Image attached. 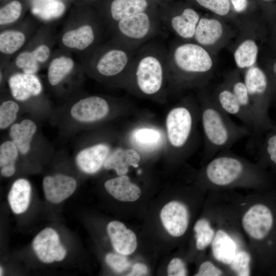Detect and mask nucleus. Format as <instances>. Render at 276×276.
Returning a JSON list of instances; mask_svg holds the SVG:
<instances>
[{"label":"nucleus","mask_w":276,"mask_h":276,"mask_svg":"<svg viewBox=\"0 0 276 276\" xmlns=\"http://www.w3.org/2000/svg\"><path fill=\"white\" fill-rule=\"evenodd\" d=\"M200 115L204 137V151L213 157L218 153L229 150L242 138L251 134L249 129L234 123L213 99L201 100Z\"/></svg>","instance_id":"obj_1"},{"label":"nucleus","mask_w":276,"mask_h":276,"mask_svg":"<svg viewBox=\"0 0 276 276\" xmlns=\"http://www.w3.org/2000/svg\"><path fill=\"white\" fill-rule=\"evenodd\" d=\"M80 56V64L84 72L105 80L121 75L131 61L129 51L114 41L108 44L100 43Z\"/></svg>","instance_id":"obj_2"},{"label":"nucleus","mask_w":276,"mask_h":276,"mask_svg":"<svg viewBox=\"0 0 276 276\" xmlns=\"http://www.w3.org/2000/svg\"><path fill=\"white\" fill-rule=\"evenodd\" d=\"M51 23L40 26L23 49L5 66L7 70H17L36 74L49 63L57 41Z\"/></svg>","instance_id":"obj_3"},{"label":"nucleus","mask_w":276,"mask_h":276,"mask_svg":"<svg viewBox=\"0 0 276 276\" xmlns=\"http://www.w3.org/2000/svg\"><path fill=\"white\" fill-rule=\"evenodd\" d=\"M105 29L103 21L79 16L71 17L57 35V43L60 49L80 56L100 44Z\"/></svg>","instance_id":"obj_4"},{"label":"nucleus","mask_w":276,"mask_h":276,"mask_svg":"<svg viewBox=\"0 0 276 276\" xmlns=\"http://www.w3.org/2000/svg\"><path fill=\"white\" fill-rule=\"evenodd\" d=\"M172 61L182 75L180 83H193L208 73L212 68L213 61L209 53L196 43H185L176 47L172 52Z\"/></svg>","instance_id":"obj_5"},{"label":"nucleus","mask_w":276,"mask_h":276,"mask_svg":"<svg viewBox=\"0 0 276 276\" xmlns=\"http://www.w3.org/2000/svg\"><path fill=\"white\" fill-rule=\"evenodd\" d=\"M197 112L191 105L182 104L167 114L166 127L168 142L177 151H185L195 131Z\"/></svg>","instance_id":"obj_6"},{"label":"nucleus","mask_w":276,"mask_h":276,"mask_svg":"<svg viewBox=\"0 0 276 276\" xmlns=\"http://www.w3.org/2000/svg\"><path fill=\"white\" fill-rule=\"evenodd\" d=\"M163 59L154 52L142 54L136 60L134 78L139 90L152 96L160 91L164 85L165 67Z\"/></svg>","instance_id":"obj_7"},{"label":"nucleus","mask_w":276,"mask_h":276,"mask_svg":"<svg viewBox=\"0 0 276 276\" xmlns=\"http://www.w3.org/2000/svg\"><path fill=\"white\" fill-rule=\"evenodd\" d=\"M227 151L221 152L212 158L205 169L207 180L217 186L234 184L241 180L247 172V164Z\"/></svg>","instance_id":"obj_8"},{"label":"nucleus","mask_w":276,"mask_h":276,"mask_svg":"<svg viewBox=\"0 0 276 276\" xmlns=\"http://www.w3.org/2000/svg\"><path fill=\"white\" fill-rule=\"evenodd\" d=\"M37 22L23 21L1 30V66L7 65L27 44L40 27Z\"/></svg>","instance_id":"obj_9"},{"label":"nucleus","mask_w":276,"mask_h":276,"mask_svg":"<svg viewBox=\"0 0 276 276\" xmlns=\"http://www.w3.org/2000/svg\"><path fill=\"white\" fill-rule=\"evenodd\" d=\"M108 101L104 97L93 95L83 97L75 102L70 109L72 119L83 124H90L104 119L110 111Z\"/></svg>","instance_id":"obj_10"},{"label":"nucleus","mask_w":276,"mask_h":276,"mask_svg":"<svg viewBox=\"0 0 276 276\" xmlns=\"http://www.w3.org/2000/svg\"><path fill=\"white\" fill-rule=\"evenodd\" d=\"M154 27L146 11L130 16L116 22L108 29L113 35L131 41H141L148 37Z\"/></svg>","instance_id":"obj_11"},{"label":"nucleus","mask_w":276,"mask_h":276,"mask_svg":"<svg viewBox=\"0 0 276 276\" xmlns=\"http://www.w3.org/2000/svg\"><path fill=\"white\" fill-rule=\"evenodd\" d=\"M7 71L9 74L7 79L8 88L11 96L16 101L26 102L42 94V84L36 74L17 70Z\"/></svg>","instance_id":"obj_12"},{"label":"nucleus","mask_w":276,"mask_h":276,"mask_svg":"<svg viewBox=\"0 0 276 276\" xmlns=\"http://www.w3.org/2000/svg\"><path fill=\"white\" fill-rule=\"evenodd\" d=\"M32 246L38 258L44 263L60 261L66 255V250L60 243L58 234L52 228H45L40 232L35 237Z\"/></svg>","instance_id":"obj_13"},{"label":"nucleus","mask_w":276,"mask_h":276,"mask_svg":"<svg viewBox=\"0 0 276 276\" xmlns=\"http://www.w3.org/2000/svg\"><path fill=\"white\" fill-rule=\"evenodd\" d=\"M47 77L50 86L56 87L82 67L72 57L71 53L59 48L54 52L47 65Z\"/></svg>","instance_id":"obj_14"},{"label":"nucleus","mask_w":276,"mask_h":276,"mask_svg":"<svg viewBox=\"0 0 276 276\" xmlns=\"http://www.w3.org/2000/svg\"><path fill=\"white\" fill-rule=\"evenodd\" d=\"M259 119L264 127L266 124L265 105L263 97L266 92L268 81L266 74L259 67L252 66L245 73L244 81Z\"/></svg>","instance_id":"obj_15"},{"label":"nucleus","mask_w":276,"mask_h":276,"mask_svg":"<svg viewBox=\"0 0 276 276\" xmlns=\"http://www.w3.org/2000/svg\"><path fill=\"white\" fill-rule=\"evenodd\" d=\"M273 216L270 210L263 204L251 206L244 215L242 225L246 233L256 240L264 238L273 224Z\"/></svg>","instance_id":"obj_16"},{"label":"nucleus","mask_w":276,"mask_h":276,"mask_svg":"<svg viewBox=\"0 0 276 276\" xmlns=\"http://www.w3.org/2000/svg\"><path fill=\"white\" fill-rule=\"evenodd\" d=\"M111 151L110 146L105 143H99L85 147L77 154L76 165L85 173H96L104 166Z\"/></svg>","instance_id":"obj_17"},{"label":"nucleus","mask_w":276,"mask_h":276,"mask_svg":"<svg viewBox=\"0 0 276 276\" xmlns=\"http://www.w3.org/2000/svg\"><path fill=\"white\" fill-rule=\"evenodd\" d=\"M160 216L163 225L172 236L179 237L186 232L189 215L183 204L176 201H171L163 208Z\"/></svg>","instance_id":"obj_18"},{"label":"nucleus","mask_w":276,"mask_h":276,"mask_svg":"<svg viewBox=\"0 0 276 276\" xmlns=\"http://www.w3.org/2000/svg\"><path fill=\"white\" fill-rule=\"evenodd\" d=\"M77 182L73 177L56 174L47 176L43 180V189L47 200L58 203L69 197L75 191Z\"/></svg>","instance_id":"obj_19"},{"label":"nucleus","mask_w":276,"mask_h":276,"mask_svg":"<svg viewBox=\"0 0 276 276\" xmlns=\"http://www.w3.org/2000/svg\"><path fill=\"white\" fill-rule=\"evenodd\" d=\"M212 98L224 112L240 120L252 134L256 133L253 122L243 110L228 85L220 87Z\"/></svg>","instance_id":"obj_20"},{"label":"nucleus","mask_w":276,"mask_h":276,"mask_svg":"<svg viewBox=\"0 0 276 276\" xmlns=\"http://www.w3.org/2000/svg\"><path fill=\"white\" fill-rule=\"evenodd\" d=\"M108 234L116 251L123 255L133 253L137 246L135 234L118 221L109 222L107 227Z\"/></svg>","instance_id":"obj_21"},{"label":"nucleus","mask_w":276,"mask_h":276,"mask_svg":"<svg viewBox=\"0 0 276 276\" xmlns=\"http://www.w3.org/2000/svg\"><path fill=\"white\" fill-rule=\"evenodd\" d=\"M141 156L132 149L118 148L111 151L106 158L103 167L107 170H114L118 175H125L129 166L138 167Z\"/></svg>","instance_id":"obj_22"},{"label":"nucleus","mask_w":276,"mask_h":276,"mask_svg":"<svg viewBox=\"0 0 276 276\" xmlns=\"http://www.w3.org/2000/svg\"><path fill=\"white\" fill-rule=\"evenodd\" d=\"M36 131V123L32 120L26 119L19 123L13 124L10 127L9 135L19 153L26 155L31 150V143Z\"/></svg>","instance_id":"obj_23"},{"label":"nucleus","mask_w":276,"mask_h":276,"mask_svg":"<svg viewBox=\"0 0 276 276\" xmlns=\"http://www.w3.org/2000/svg\"><path fill=\"white\" fill-rule=\"evenodd\" d=\"M104 187L111 196L122 201H135L141 195L139 187L131 182L129 177L125 175L107 180Z\"/></svg>","instance_id":"obj_24"},{"label":"nucleus","mask_w":276,"mask_h":276,"mask_svg":"<svg viewBox=\"0 0 276 276\" xmlns=\"http://www.w3.org/2000/svg\"><path fill=\"white\" fill-rule=\"evenodd\" d=\"M146 0H113L110 7V21L105 24L106 29L133 15L146 11Z\"/></svg>","instance_id":"obj_25"},{"label":"nucleus","mask_w":276,"mask_h":276,"mask_svg":"<svg viewBox=\"0 0 276 276\" xmlns=\"http://www.w3.org/2000/svg\"><path fill=\"white\" fill-rule=\"evenodd\" d=\"M223 28L221 22L214 18H200L197 25L194 38L201 46L215 43L222 36Z\"/></svg>","instance_id":"obj_26"},{"label":"nucleus","mask_w":276,"mask_h":276,"mask_svg":"<svg viewBox=\"0 0 276 276\" xmlns=\"http://www.w3.org/2000/svg\"><path fill=\"white\" fill-rule=\"evenodd\" d=\"M199 19V15L196 11L186 8L181 14L173 16L170 24L177 35L182 38L188 39L194 38Z\"/></svg>","instance_id":"obj_27"},{"label":"nucleus","mask_w":276,"mask_h":276,"mask_svg":"<svg viewBox=\"0 0 276 276\" xmlns=\"http://www.w3.org/2000/svg\"><path fill=\"white\" fill-rule=\"evenodd\" d=\"M31 194V187L28 180L19 178L14 182L9 193L8 201L15 214H21L27 210Z\"/></svg>","instance_id":"obj_28"},{"label":"nucleus","mask_w":276,"mask_h":276,"mask_svg":"<svg viewBox=\"0 0 276 276\" xmlns=\"http://www.w3.org/2000/svg\"><path fill=\"white\" fill-rule=\"evenodd\" d=\"M237 246L232 238L223 230H219L212 242L214 258L218 261L230 264L236 254Z\"/></svg>","instance_id":"obj_29"},{"label":"nucleus","mask_w":276,"mask_h":276,"mask_svg":"<svg viewBox=\"0 0 276 276\" xmlns=\"http://www.w3.org/2000/svg\"><path fill=\"white\" fill-rule=\"evenodd\" d=\"M228 85L237 98L241 107L253 122L256 133H258L263 127L251 102L249 93L244 82L234 78L231 79Z\"/></svg>","instance_id":"obj_30"},{"label":"nucleus","mask_w":276,"mask_h":276,"mask_svg":"<svg viewBox=\"0 0 276 276\" xmlns=\"http://www.w3.org/2000/svg\"><path fill=\"white\" fill-rule=\"evenodd\" d=\"M131 140L138 148L145 151L151 152L162 145L163 136L162 132L157 129L142 127L132 131Z\"/></svg>","instance_id":"obj_31"},{"label":"nucleus","mask_w":276,"mask_h":276,"mask_svg":"<svg viewBox=\"0 0 276 276\" xmlns=\"http://www.w3.org/2000/svg\"><path fill=\"white\" fill-rule=\"evenodd\" d=\"M258 54V48L256 42L251 39L242 41L236 49L234 58L235 63L239 68H249L254 65Z\"/></svg>","instance_id":"obj_32"},{"label":"nucleus","mask_w":276,"mask_h":276,"mask_svg":"<svg viewBox=\"0 0 276 276\" xmlns=\"http://www.w3.org/2000/svg\"><path fill=\"white\" fill-rule=\"evenodd\" d=\"M19 151L11 141H6L0 146V168L1 174L6 177L12 176L15 172V162Z\"/></svg>","instance_id":"obj_33"},{"label":"nucleus","mask_w":276,"mask_h":276,"mask_svg":"<svg viewBox=\"0 0 276 276\" xmlns=\"http://www.w3.org/2000/svg\"><path fill=\"white\" fill-rule=\"evenodd\" d=\"M65 10V6L63 2L58 0H49L39 5H34L31 11L35 17L45 21L44 24H49L59 18Z\"/></svg>","instance_id":"obj_34"},{"label":"nucleus","mask_w":276,"mask_h":276,"mask_svg":"<svg viewBox=\"0 0 276 276\" xmlns=\"http://www.w3.org/2000/svg\"><path fill=\"white\" fill-rule=\"evenodd\" d=\"M22 13V5L17 0H12L2 6L0 9L1 30L19 22Z\"/></svg>","instance_id":"obj_35"},{"label":"nucleus","mask_w":276,"mask_h":276,"mask_svg":"<svg viewBox=\"0 0 276 276\" xmlns=\"http://www.w3.org/2000/svg\"><path fill=\"white\" fill-rule=\"evenodd\" d=\"M196 247L199 250H202L213 241L215 233L210 222L205 219L198 220L194 226Z\"/></svg>","instance_id":"obj_36"},{"label":"nucleus","mask_w":276,"mask_h":276,"mask_svg":"<svg viewBox=\"0 0 276 276\" xmlns=\"http://www.w3.org/2000/svg\"><path fill=\"white\" fill-rule=\"evenodd\" d=\"M19 105L16 100H6L0 105V128L5 129L10 127L17 119Z\"/></svg>","instance_id":"obj_37"},{"label":"nucleus","mask_w":276,"mask_h":276,"mask_svg":"<svg viewBox=\"0 0 276 276\" xmlns=\"http://www.w3.org/2000/svg\"><path fill=\"white\" fill-rule=\"evenodd\" d=\"M250 261L249 254L246 251H241L236 253L230 264L231 267L237 275L248 276L250 275Z\"/></svg>","instance_id":"obj_38"},{"label":"nucleus","mask_w":276,"mask_h":276,"mask_svg":"<svg viewBox=\"0 0 276 276\" xmlns=\"http://www.w3.org/2000/svg\"><path fill=\"white\" fill-rule=\"evenodd\" d=\"M202 7L220 16L226 15L230 10L229 0H195Z\"/></svg>","instance_id":"obj_39"},{"label":"nucleus","mask_w":276,"mask_h":276,"mask_svg":"<svg viewBox=\"0 0 276 276\" xmlns=\"http://www.w3.org/2000/svg\"><path fill=\"white\" fill-rule=\"evenodd\" d=\"M124 256L109 253L106 256L105 261L113 270L117 272H122L130 266L128 259Z\"/></svg>","instance_id":"obj_40"},{"label":"nucleus","mask_w":276,"mask_h":276,"mask_svg":"<svg viewBox=\"0 0 276 276\" xmlns=\"http://www.w3.org/2000/svg\"><path fill=\"white\" fill-rule=\"evenodd\" d=\"M168 275L169 276H185L187 270L184 262L179 258L173 259L167 267Z\"/></svg>","instance_id":"obj_41"},{"label":"nucleus","mask_w":276,"mask_h":276,"mask_svg":"<svg viewBox=\"0 0 276 276\" xmlns=\"http://www.w3.org/2000/svg\"><path fill=\"white\" fill-rule=\"evenodd\" d=\"M263 151L269 160L276 165V132L272 133L267 138Z\"/></svg>","instance_id":"obj_42"},{"label":"nucleus","mask_w":276,"mask_h":276,"mask_svg":"<svg viewBox=\"0 0 276 276\" xmlns=\"http://www.w3.org/2000/svg\"><path fill=\"white\" fill-rule=\"evenodd\" d=\"M222 274V271L212 263L206 261L202 263L199 268L196 276H219Z\"/></svg>","instance_id":"obj_43"},{"label":"nucleus","mask_w":276,"mask_h":276,"mask_svg":"<svg viewBox=\"0 0 276 276\" xmlns=\"http://www.w3.org/2000/svg\"><path fill=\"white\" fill-rule=\"evenodd\" d=\"M148 273L147 266L142 263H136L133 267L131 271L128 274L130 276L146 275Z\"/></svg>","instance_id":"obj_44"},{"label":"nucleus","mask_w":276,"mask_h":276,"mask_svg":"<svg viewBox=\"0 0 276 276\" xmlns=\"http://www.w3.org/2000/svg\"><path fill=\"white\" fill-rule=\"evenodd\" d=\"M235 10L238 12L244 11L247 7V0H231Z\"/></svg>","instance_id":"obj_45"},{"label":"nucleus","mask_w":276,"mask_h":276,"mask_svg":"<svg viewBox=\"0 0 276 276\" xmlns=\"http://www.w3.org/2000/svg\"><path fill=\"white\" fill-rule=\"evenodd\" d=\"M273 71L274 74L276 75V62L274 64L273 66Z\"/></svg>","instance_id":"obj_46"},{"label":"nucleus","mask_w":276,"mask_h":276,"mask_svg":"<svg viewBox=\"0 0 276 276\" xmlns=\"http://www.w3.org/2000/svg\"><path fill=\"white\" fill-rule=\"evenodd\" d=\"M3 268L1 266L0 267V275H3Z\"/></svg>","instance_id":"obj_47"},{"label":"nucleus","mask_w":276,"mask_h":276,"mask_svg":"<svg viewBox=\"0 0 276 276\" xmlns=\"http://www.w3.org/2000/svg\"><path fill=\"white\" fill-rule=\"evenodd\" d=\"M264 1H272V0H264Z\"/></svg>","instance_id":"obj_48"}]
</instances>
